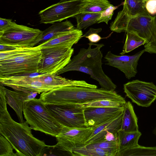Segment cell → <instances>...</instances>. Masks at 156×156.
Masks as SVG:
<instances>
[{"label": "cell", "instance_id": "1", "mask_svg": "<svg viewBox=\"0 0 156 156\" xmlns=\"http://www.w3.org/2000/svg\"><path fill=\"white\" fill-rule=\"evenodd\" d=\"M26 121L18 123L7 109L0 112V134L10 143L16 156H41L46 146L44 142L34 137Z\"/></svg>", "mask_w": 156, "mask_h": 156}, {"label": "cell", "instance_id": "2", "mask_svg": "<svg viewBox=\"0 0 156 156\" xmlns=\"http://www.w3.org/2000/svg\"><path fill=\"white\" fill-rule=\"evenodd\" d=\"M88 44L87 48H81L66 66L55 74L59 75L71 71L83 72L89 75L92 79L97 80L101 89L115 91L116 85L104 73L102 67L103 54L101 49L104 44L90 42Z\"/></svg>", "mask_w": 156, "mask_h": 156}, {"label": "cell", "instance_id": "3", "mask_svg": "<svg viewBox=\"0 0 156 156\" xmlns=\"http://www.w3.org/2000/svg\"><path fill=\"white\" fill-rule=\"evenodd\" d=\"M39 99L45 104H81L108 99L126 101L115 91L88 87L65 86L41 93Z\"/></svg>", "mask_w": 156, "mask_h": 156}, {"label": "cell", "instance_id": "4", "mask_svg": "<svg viewBox=\"0 0 156 156\" xmlns=\"http://www.w3.org/2000/svg\"><path fill=\"white\" fill-rule=\"evenodd\" d=\"M23 114L31 129L56 137L63 126L51 114L45 104L39 99L34 98L24 107Z\"/></svg>", "mask_w": 156, "mask_h": 156}, {"label": "cell", "instance_id": "5", "mask_svg": "<svg viewBox=\"0 0 156 156\" xmlns=\"http://www.w3.org/2000/svg\"><path fill=\"white\" fill-rule=\"evenodd\" d=\"M155 18V16H151L148 13L130 16L123 9L118 12L110 28L111 30L118 33H134L146 40L147 43L154 31Z\"/></svg>", "mask_w": 156, "mask_h": 156}, {"label": "cell", "instance_id": "6", "mask_svg": "<svg viewBox=\"0 0 156 156\" xmlns=\"http://www.w3.org/2000/svg\"><path fill=\"white\" fill-rule=\"evenodd\" d=\"M42 56L41 49L37 46L15 57L0 61V76L38 73Z\"/></svg>", "mask_w": 156, "mask_h": 156}, {"label": "cell", "instance_id": "7", "mask_svg": "<svg viewBox=\"0 0 156 156\" xmlns=\"http://www.w3.org/2000/svg\"><path fill=\"white\" fill-rule=\"evenodd\" d=\"M95 0L64 1L40 11L38 15L41 23L53 24L74 17L81 13Z\"/></svg>", "mask_w": 156, "mask_h": 156}, {"label": "cell", "instance_id": "8", "mask_svg": "<svg viewBox=\"0 0 156 156\" xmlns=\"http://www.w3.org/2000/svg\"><path fill=\"white\" fill-rule=\"evenodd\" d=\"M43 31L19 25L12 22L11 25L0 31V44L21 47L31 48L38 44L42 36Z\"/></svg>", "mask_w": 156, "mask_h": 156}, {"label": "cell", "instance_id": "9", "mask_svg": "<svg viewBox=\"0 0 156 156\" xmlns=\"http://www.w3.org/2000/svg\"><path fill=\"white\" fill-rule=\"evenodd\" d=\"M71 45L60 46L41 48L42 56L38 73L52 74L66 66L74 52Z\"/></svg>", "mask_w": 156, "mask_h": 156}, {"label": "cell", "instance_id": "10", "mask_svg": "<svg viewBox=\"0 0 156 156\" xmlns=\"http://www.w3.org/2000/svg\"><path fill=\"white\" fill-rule=\"evenodd\" d=\"M45 105L51 114L63 126L73 128L87 127L85 124V108L81 104Z\"/></svg>", "mask_w": 156, "mask_h": 156}, {"label": "cell", "instance_id": "11", "mask_svg": "<svg viewBox=\"0 0 156 156\" xmlns=\"http://www.w3.org/2000/svg\"><path fill=\"white\" fill-rule=\"evenodd\" d=\"M93 130L92 127L73 128L63 126L60 132L55 137L57 144L54 146L73 156V150L84 146Z\"/></svg>", "mask_w": 156, "mask_h": 156}, {"label": "cell", "instance_id": "12", "mask_svg": "<svg viewBox=\"0 0 156 156\" xmlns=\"http://www.w3.org/2000/svg\"><path fill=\"white\" fill-rule=\"evenodd\" d=\"M126 96L138 105L147 107L156 100V86L153 82L136 80L123 85Z\"/></svg>", "mask_w": 156, "mask_h": 156}, {"label": "cell", "instance_id": "13", "mask_svg": "<svg viewBox=\"0 0 156 156\" xmlns=\"http://www.w3.org/2000/svg\"><path fill=\"white\" fill-rule=\"evenodd\" d=\"M31 74L0 76V84L15 90L30 91L38 93L46 92L54 89L39 80L36 77L37 75L30 76Z\"/></svg>", "mask_w": 156, "mask_h": 156}, {"label": "cell", "instance_id": "14", "mask_svg": "<svg viewBox=\"0 0 156 156\" xmlns=\"http://www.w3.org/2000/svg\"><path fill=\"white\" fill-rule=\"evenodd\" d=\"M145 51L144 49L132 55H119L109 51L104 58L107 65L118 69L124 73L126 78L130 79L136 74L138 61Z\"/></svg>", "mask_w": 156, "mask_h": 156}, {"label": "cell", "instance_id": "15", "mask_svg": "<svg viewBox=\"0 0 156 156\" xmlns=\"http://www.w3.org/2000/svg\"><path fill=\"white\" fill-rule=\"evenodd\" d=\"M124 106L85 108V124L87 127L98 126L119 114L124 111Z\"/></svg>", "mask_w": 156, "mask_h": 156}, {"label": "cell", "instance_id": "16", "mask_svg": "<svg viewBox=\"0 0 156 156\" xmlns=\"http://www.w3.org/2000/svg\"><path fill=\"white\" fill-rule=\"evenodd\" d=\"M7 103L15 111L20 123L24 121L23 114L27 103L35 98L37 93L30 91L11 90L5 87Z\"/></svg>", "mask_w": 156, "mask_h": 156}, {"label": "cell", "instance_id": "17", "mask_svg": "<svg viewBox=\"0 0 156 156\" xmlns=\"http://www.w3.org/2000/svg\"><path fill=\"white\" fill-rule=\"evenodd\" d=\"M123 111L105 122L98 126L92 127L93 129V132L86 142L85 145L105 139V136L108 131L117 135L118 132L121 128Z\"/></svg>", "mask_w": 156, "mask_h": 156}, {"label": "cell", "instance_id": "18", "mask_svg": "<svg viewBox=\"0 0 156 156\" xmlns=\"http://www.w3.org/2000/svg\"><path fill=\"white\" fill-rule=\"evenodd\" d=\"M83 34L81 30L76 29L58 36L38 46L41 49L60 46H73L78 42Z\"/></svg>", "mask_w": 156, "mask_h": 156}, {"label": "cell", "instance_id": "19", "mask_svg": "<svg viewBox=\"0 0 156 156\" xmlns=\"http://www.w3.org/2000/svg\"><path fill=\"white\" fill-rule=\"evenodd\" d=\"M75 29L73 24L68 20L53 23L43 31L42 37L38 44H42L58 36Z\"/></svg>", "mask_w": 156, "mask_h": 156}, {"label": "cell", "instance_id": "20", "mask_svg": "<svg viewBox=\"0 0 156 156\" xmlns=\"http://www.w3.org/2000/svg\"><path fill=\"white\" fill-rule=\"evenodd\" d=\"M137 120L133 105L129 101L126 102L124 106L120 129L126 132L139 131Z\"/></svg>", "mask_w": 156, "mask_h": 156}, {"label": "cell", "instance_id": "21", "mask_svg": "<svg viewBox=\"0 0 156 156\" xmlns=\"http://www.w3.org/2000/svg\"><path fill=\"white\" fill-rule=\"evenodd\" d=\"M141 135L139 130L126 132L120 129L117 133L118 152L138 145V141Z\"/></svg>", "mask_w": 156, "mask_h": 156}, {"label": "cell", "instance_id": "22", "mask_svg": "<svg viewBox=\"0 0 156 156\" xmlns=\"http://www.w3.org/2000/svg\"><path fill=\"white\" fill-rule=\"evenodd\" d=\"M101 13L81 12L76 15V29L81 30L88 27L97 23Z\"/></svg>", "mask_w": 156, "mask_h": 156}, {"label": "cell", "instance_id": "23", "mask_svg": "<svg viewBox=\"0 0 156 156\" xmlns=\"http://www.w3.org/2000/svg\"><path fill=\"white\" fill-rule=\"evenodd\" d=\"M116 156H156V147L137 146L118 152Z\"/></svg>", "mask_w": 156, "mask_h": 156}, {"label": "cell", "instance_id": "24", "mask_svg": "<svg viewBox=\"0 0 156 156\" xmlns=\"http://www.w3.org/2000/svg\"><path fill=\"white\" fill-rule=\"evenodd\" d=\"M147 43L146 40L137 34L132 32H127L125 44L120 55L129 52Z\"/></svg>", "mask_w": 156, "mask_h": 156}, {"label": "cell", "instance_id": "25", "mask_svg": "<svg viewBox=\"0 0 156 156\" xmlns=\"http://www.w3.org/2000/svg\"><path fill=\"white\" fill-rule=\"evenodd\" d=\"M146 0H125L123 9L131 16L147 13L145 8Z\"/></svg>", "mask_w": 156, "mask_h": 156}, {"label": "cell", "instance_id": "26", "mask_svg": "<svg viewBox=\"0 0 156 156\" xmlns=\"http://www.w3.org/2000/svg\"><path fill=\"white\" fill-rule=\"evenodd\" d=\"M126 101L103 99L81 104L84 108L106 107H120L124 106Z\"/></svg>", "mask_w": 156, "mask_h": 156}, {"label": "cell", "instance_id": "27", "mask_svg": "<svg viewBox=\"0 0 156 156\" xmlns=\"http://www.w3.org/2000/svg\"><path fill=\"white\" fill-rule=\"evenodd\" d=\"M72 153L73 156H113L108 151L99 148H88L84 146L73 149Z\"/></svg>", "mask_w": 156, "mask_h": 156}, {"label": "cell", "instance_id": "28", "mask_svg": "<svg viewBox=\"0 0 156 156\" xmlns=\"http://www.w3.org/2000/svg\"><path fill=\"white\" fill-rule=\"evenodd\" d=\"M88 148H99L108 151L116 156L118 151V141H109L106 139L84 146Z\"/></svg>", "mask_w": 156, "mask_h": 156}, {"label": "cell", "instance_id": "29", "mask_svg": "<svg viewBox=\"0 0 156 156\" xmlns=\"http://www.w3.org/2000/svg\"><path fill=\"white\" fill-rule=\"evenodd\" d=\"M112 5L108 0H95L81 12L101 13Z\"/></svg>", "mask_w": 156, "mask_h": 156}, {"label": "cell", "instance_id": "30", "mask_svg": "<svg viewBox=\"0 0 156 156\" xmlns=\"http://www.w3.org/2000/svg\"><path fill=\"white\" fill-rule=\"evenodd\" d=\"M12 146L4 136L0 134V156H16Z\"/></svg>", "mask_w": 156, "mask_h": 156}, {"label": "cell", "instance_id": "31", "mask_svg": "<svg viewBox=\"0 0 156 156\" xmlns=\"http://www.w3.org/2000/svg\"><path fill=\"white\" fill-rule=\"evenodd\" d=\"M33 47H21L9 51L0 52V61L15 57L31 50Z\"/></svg>", "mask_w": 156, "mask_h": 156}, {"label": "cell", "instance_id": "32", "mask_svg": "<svg viewBox=\"0 0 156 156\" xmlns=\"http://www.w3.org/2000/svg\"><path fill=\"white\" fill-rule=\"evenodd\" d=\"M144 47L145 51L151 54H156V16L154 31L150 40L144 44Z\"/></svg>", "mask_w": 156, "mask_h": 156}, {"label": "cell", "instance_id": "33", "mask_svg": "<svg viewBox=\"0 0 156 156\" xmlns=\"http://www.w3.org/2000/svg\"><path fill=\"white\" fill-rule=\"evenodd\" d=\"M116 8V7L113 5L101 12V16L98 19L97 23L105 22L108 24V21L111 20L114 11Z\"/></svg>", "mask_w": 156, "mask_h": 156}, {"label": "cell", "instance_id": "34", "mask_svg": "<svg viewBox=\"0 0 156 156\" xmlns=\"http://www.w3.org/2000/svg\"><path fill=\"white\" fill-rule=\"evenodd\" d=\"M145 8L147 12L150 15L156 16V0H146Z\"/></svg>", "mask_w": 156, "mask_h": 156}, {"label": "cell", "instance_id": "35", "mask_svg": "<svg viewBox=\"0 0 156 156\" xmlns=\"http://www.w3.org/2000/svg\"><path fill=\"white\" fill-rule=\"evenodd\" d=\"M5 87L0 84V112L7 109Z\"/></svg>", "mask_w": 156, "mask_h": 156}, {"label": "cell", "instance_id": "36", "mask_svg": "<svg viewBox=\"0 0 156 156\" xmlns=\"http://www.w3.org/2000/svg\"><path fill=\"white\" fill-rule=\"evenodd\" d=\"M11 19L0 18V31H2L8 27L12 22Z\"/></svg>", "mask_w": 156, "mask_h": 156}, {"label": "cell", "instance_id": "37", "mask_svg": "<svg viewBox=\"0 0 156 156\" xmlns=\"http://www.w3.org/2000/svg\"><path fill=\"white\" fill-rule=\"evenodd\" d=\"M21 47L15 45L0 44V52L9 51Z\"/></svg>", "mask_w": 156, "mask_h": 156}, {"label": "cell", "instance_id": "38", "mask_svg": "<svg viewBox=\"0 0 156 156\" xmlns=\"http://www.w3.org/2000/svg\"><path fill=\"white\" fill-rule=\"evenodd\" d=\"M85 37L88 39L90 42L92 43H97L101 39V37L97 33L91 34Z\"/></svg>", "mask_w": 156, "mask_h": 156}, {"label": "cell", "instance_id": "39", "mask_svg": "<svg viewBox=\"0 0 156 156\" xmlns=\"http://www.w3.org/2000/svg\"><path fill=\"white\" fill-rule=\"evenodd\" d=\"M105 139L109 141H118V136L114 133L108 131L105 136Z\"/></svg>", "mask_w": 156, "mask_h": 156}, {"label": "cell", "instance_id": "40", "mask_svg": "<svg viewBox=\"0 0 156 156\" xmlns=\"http://www.w3.org/2000/svg\"><path fill=\"white\" fill-rule=\"evenodd\" d=\"M101 30L102 29L101 28H99L98 29L90 28L84 34L82 35V37H85L89 35L94 33H98L101 32Z\"/></svg>", "mask_w": 156, "mask_h": 156}, {"label": "cell", "instance_id": "41", "mask_svg": "<svg viewBox=\"0 0 156 156\" xmlns=\"http://www.w3.org/2000/svg\"><path fill=\"white\" fill-rule=\"evenodd\" d=\"M61 1H64L65 0H60Z\"/></svg>", "mask_w": 156, "mask_h": 156}]
</instances>
